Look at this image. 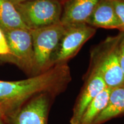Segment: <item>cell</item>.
Wrapping results in <instances>:
<instances>
[{"instance_id":"20","label":"cell","mask_w":124,"mask_h":124,"mask_svg":"<svg viewBox=\"0 0 124 124\" xmlns=\"http://www.w3.org/2000/svg\"><path fill=\"white\" fill-rule=\"evenodd\" d=\"M122 86H124V84H123V85H122Z\"/></svg>"},{"instance_id":"12","label":"cell","mask_w":124,"mask_h":124,"mask_svg":"<svg viewBox=\"0 0 124 124\" xmlns=\"http://www.w3.org/2000/svg\"><path fill=\"white\" fill-rule=\"evenodd\" d=\"M0 28L3 31L28 29L21 20L15 5L9 0H0Z\"/></svg>"},{"instance_id":"2","label":"cell","mask_w":124,"mask_h":124,"mask_svg":"<svg viewBox=\"0 0 124 124\" xmlns=\"http://www.w3.org/2000/svg\"><path fill=\"white\" fill-rule=\"evenodd\" d=\"M121 32L108 36L91 49L89 71L100 75L107 87L122 86L124 75L120 65L118 46Z\"/></svg>"},{"instance_id":"14","label":"cell","mask_w":124,"mask_h":124,"mask_svg":"<svg viewBox=\"0 0 124 124\" xmlns=\"http://www.w3.org/2000/svg\"><path fill=\"white\" fill-rule=\"evenodd\" d=\"M112 1L121 24V32L124 33V0H112Z\"/></svg>"},{"instance_id":"9","label":"cell","mask_w":124,"mask_h":124,"mask_svg":"<svg viewBox=\"0 0 124 124\" xmlns=\"http://www.w3.org/2000/svg\"><path fill=\"white\" fill-rule=\"evenodd\" d=\"M100 0H66L63 3L60 23L64 26L86 24Z\"/></svg>"},{"instance_id":"19","label":"cell","mask_w":124,"mask_h":124,"mask_svg":"<svg viewBox=\"0 0 124 124\" xmlns=\"http://www.w3.org/2000/svg\"><path fill=\"white\" fill-rule=\"evenodd\" d=\"M60 1H61L62 2H64L65 1H66V0H59Z\"/></svg>"},{"instance_id":"18","label":"cell","mask_w":124,"mask_h":124,"mask_svg":"<svg viewBox=\"0 0 124 124\" xmlns=\"http://www.w3.org/2000/svg\"><path fill=\"white\" fill-rule=\"evenodd\" d=\"M0 124H7L5 122L4 118H3V116L1 113H0Z\"/></svg>"},{"instance_id":"7","label":"cell","mask_w":124,"mask_h":124,"mask_svg":"<svg viewBox=\"0 0 124 124\" xmlns=\"http://www.w3.org/2000/svg\"><path fill=\"white\" fill-rule=\"evenodd\" d=\"M55 97L48 93L35 96L18 109L4 117L7 124H48V117Z\"/></svg>"},{"instance_id":"11","label":"cell","mask_w":124,"mask_h":124,"mask_svg":"<svg viewBox=\"0 0 124 124\" xmlns=\"http://www.w3.org/2000/svg\"><path fill=\"white\" fill-rule=\"evenodd\" d=\"M124 114V87L111 89L107 105L93 124H103Z\"/></svg>"},{"instance_id":"6","label":"cell","mask_w":124,"mask_h":124,"mask_svg":"<svg viewBox=\"0 0 124 124\" xmlns=\"http://www.w3.org/2000/svg\"><path fill=\"white\" fill-rule=\"evenodd\" d=\"M95 32V28L87 24L65 26L64 32L51 57V66L67 63Z\"/></svg>"},{"instance_id":"17","label":"cell","mask_w":124,"mask_h":124,"mask_svg":"<svg viewBox=\"0 0 124 124\" xmlns=\"http://www.w3.org/2000/svg\"><path fill=\"white\" fill-rule=\"evenodd\" d=\"M12 3H13L14 5H16L20 4V3H23L25 2H27V1H32V0H9Z\"/></svg>"},{"instance_id":"16","label":"cell","mask_w":124,"mask_h":124,"mask_svg":"<svg viewBox=\"0 0 124 124\" xmlns=\"http://www.w3.org/2000/svg\"><path fill=\"white\" fill-rule=\"evenodd\" d=\"M118 52L120 65L124 75V33L123 32H121V37L119 43Z\"/></svg>"},{"instance_id":"3","label":"cell","mask_w":124,"mask_h":124,"mask_svg":"<svg viewBox=\"0 0 124 124\" xmlns=\"http://www.w3.org/2000/svg\"><path fill=\"white\" fill-rule=\"evenodd\" d=\"M15 5L29 31L60 23L63 3L59 0H32Z\"/></svg>"},{"instance_id":"13","label":"cell","mask_w":124,"mask_h":124,"mask_svg":"<svg viewBox=\"0 0 124 124\" xmlns=\"http://www.w3.org/2000/svg\"><path fill=\"white\" fill-rule=\"evenodd\" d=\"M111 89L106 87L92 101L85 110L78 124H93L106 107Z\"/></svg>"},{"instance_id":"10","label":"cell","mask_w":124,"mask_h":124,"mask_svg":"<svg viewBox=\"0 0 124 124\" xmlns=\"http://www.w3.org/2000/svg\"><path fill=\"white\" fill-rule=\"evenodd\" d=\"M86 24L95 29H117L121 31V24L112 0H100Z\"/></svg>"},{"instance_id":"8","label":"cell","mask_w":124,"mask_h":124,"mask_svg":"<svg viewBox=\"0 0 124 124\" xmlns=\"http://www.w3.org/2000/svg\"><path fill=\"white\" fill-rule=\"evenodd\" d=\"M106 87L100 74L94 71H88L83 87L74 104L70 124H78L86 108Z\"/></svg>"},{"instance_id":"5","label":"cell","mask_w":124,"mask_h":124,"mask_svg":"<svg viewBox=\"0 0 124 124\" xmlns=\"http://www.w3.org/2000/svg\"><path fill=\"white\" fill-rule=\"evenodd\" d=\"M65 29L61 23L30 30L35 60V76L52 67L51 57Z\"/></svg>"},{"instance_id":"1","label":"cell","mask_w":124,"mask_h":124,"mask_svg":"<svg viewBox=\"0 0 124 124\" xmlns=\"http://www.w3.org/2000/svg\"><path fill=\"white\" fill-rule=\"evenodd\" d=\"M71 81L70 68L67 63L55 65L43 73L25 79L0 80V113L4 118L41 93L56 97L66 90Z\"/></svg>"},{"instance_id":"4","label":"cell","mask_w":124,"mask_h":124,"mask_svg":"<svg viewBox=\"0 0 124 124\" xmlns=\"http://www.w3.org/2000/svg\"><path fill=\"white\" fill-rule=\"evenodd\" d=\"M9 47V54L0 60L17 66L29 77H33L34 52L30 31L13 29L4 31Z\"/></svg>"},{"instance_id":"15","label":"cell","mask_w":124,"mask_h":124,"mask_svg":"<svg viewBox=\"0 0 124 124\" xmlns=\"http://www.w3.org/2000/svg\"><path fill=\"white\" fill-rule=\"evenodd\" d=\"M9 50L7 40L4 31L0 28V58L7 55Z\"/></svg>"}]
</instances>
